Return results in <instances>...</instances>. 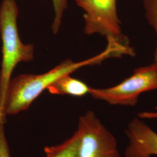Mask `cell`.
Here are the masks:
<instances>
[{
	"instance_id": "cell-1",
	"label": "cell",
	"mask_w": 157,
	"mask_h": 157,
	"mask_svg": "<svg viewBox=\"0 0 157 157\" xmlns=\"http://www.w3.org/2000/svg\"><path fill=\"white\" fill-rule=\"evenodd\" d=\"M125 52L123 45L109 41L106 48L100 54L84 61L75 62L67 59L47 72L17 76L11 80L6 91L4 109L5 117L27 110L44 90L63 76L71 75L83 67L100 64L108 58H121Z\"/></svg>"
},
{
	"instance_id": "cell-13",
	"label": "cell",
	"mask_w": 157,
	"mask_h": 157,
	"mask_svg": "<svg viewBox=\"0 0 157 157\" xmlns=\"http://www.w3.org/2000/svg\"><path fill=\"white\" fill-rule=\"evenodd\" d=\"M154 63L157 67V43L156 45V48L154 51Z\"/></svg>"
},
{
	"instance_id": "cell-3",
	"label": "cell",
	"mask_w": 157,
	"mask_h": 157,
	"mask_svg": "<svg viewBox=\"0 0 157 157\" xmlns=\"http://www.w3.org/2000/svg\"><path fill=\"white\" fill-rule=\"evenodd\" d=\"M154 90H157V67L153 63L136 69L130 76L115 86L105 89L90 87L89 94L112 105L135 107L141 94Z\"/></svg>"
},
{
	"instance_id": "cell-9",
	"label": "cell",
	"mask_w": 157,
	"mask_h": 157,
	"mask_svg": "<svg viewBox=\"0 0 157 157\" xmlns=\"http://www.w3.org/2000/svg\"><path fill=\"white\" fill-rule=\"evenodd\" d=\"M54 11V18L52 25L54 33L56 34L60 28L64 11L67 8V0H52Z\"/></svg>"
},
{
	"instance_id": "cell-7",
	"label": "cell",
	"mask_w": 157,
	"mask_h": 157,
	"mask_svg": "<svg viewBox=\"0 0 157 157\" xmlns=\"http://www.w3.org/2000/svg\"><path fill=\"white\" fill-rule=\"evenodd\" d=\"M90 87L83 81L66 75L56 80L47 90L52 94L83 97L89 94Z\"/></svg>"
},
{
	"instance_id": "cell-12",
	"label": "cell",
	"mask_w": 157,
	"mask_h": 157,
	"mask_svg": "<svg viewBox=\"0 0 157 157\" xmlns=\"http://www.w3.org/2000/svg\"><path fill=\"white\" fill-rule=\"evenodd\" d=\"M138 117L143 119H157V111H144L138 114Z\"/></svg>"
},
{
	"instance_id": "cell-5",
	"label": "cell",
	"mask_w": 157,
	"mask_h": 157,
	"mask_svg": "<svg viewBox=\"0 0 157 157\" xmlns=\"http://www.w3.org/2000/svg\"><path fill=\"white\" fill-rule=\"evenodd\" d=\"M84 12V33L87 35L99 34L107 39L128 41L122 31L118 17L117 0H75Z\"/></svg>"
},
{
	"instance_id": "cell-2",
	"label": "cell",
	"mask_w": 157,
	"mask_h": 157,
	"mask_svg": "<svg viewBox=\"0 0 157 157\" xmlns=\"http://www.w3.org/2000/svg\"><path fill=\"white\" fill-rule=\"evenodd\" d=\"M18 7L16 0H2L0 5V34L2 61L0 71V119L6 122L4 102L12 74L17 65L33 59L34 45L25 44L19 38L17 26Z\"/></svg>"
},
{
	"instance_id": "cell-11",
	"label": "cell",
	"mask_w": 157,
	"mask_h": 157,
	"mask_svg": "<svg viewBox=\"0 0 157 157\" xmlns=\"http://www.w3.org/2000/svg\"><path fill=\"white\" fill-rule=\"evenodd\" d=\"M6 122V121L0 119V157H11L5 134L4 124Z\"/></svg>"
},
{
	"instance_id": "cell-6",
	"label": "cell",
	"mask_w": 157,
	"mask_h": 157,
	"mask_svg": "<svg viewBox=\"0 0 157 157\" xmlns=\"http://www.w3.org/2000/svg\"><path fill=\"white\" fill-rule=\"evenodd\" d=\"M124 133L128 140L125 157L157 156V133L143 119L137 117L131 120Z\"/></svg>"
},
{
	"instance_id": "cell-4",
	"label": "cell",
	"mask_w": 157,
	"mask_h": 157,
	"mask_svg": "<svg viewBox=\"0 0 157 157\" xmlns=\"http://www.w3.org/2000/svg\"><path fill=\"white\" fill-rule=\"evenodd\" d=\"M79 157H120L118 143L95 113L88 111L78 119Z\"/></svg>"
},
{
	"instance_id": "cell-10",
	"label": "cell",
	"mask_w": 157,
	"mask_h": 157,
	"mask_svg": "<svg viewBox=\"0 0 157 157\" xmlns=\"http://www.w3.org/2000/svg\"><path fill=\"white\" fill-rule=\"evenodd\" d=\"M146 17L157 36V0H143Z\"/></svg>"
},
{
	"instance_id": "cell-8",
	"label": "cell",
	"mask_w": 157,
	"mask_h": 157,
	"mask_svg": "<svg viewBox=\"0 0 157 157\" xmlns=\"http://www.w3.org/2000/svg\"><path fill=\"white\" fill-rule=\"evenodd\" d=\"M79 145L80 138L76 131L71 137L61 144L45 147V157H79Z\"/></svg>"
}]
</instances>
